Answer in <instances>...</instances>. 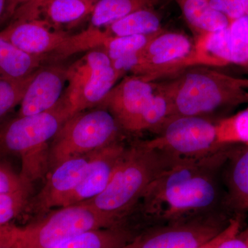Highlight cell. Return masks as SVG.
<instances>
[{
	"instance_id": "6",
	"label": "cell",
	"mask_w": 248,
	"mask_h": 248,
	"mask_svg": "<svg viewBox=\"0 0 248 248\" xmlns=\"http://www.w3.org/2000/svg\"><path fill=\"white\" fill-rule=\"evenodd\" d=\"M248 80L217 73L192 72L177 84L173 94L167 95L173 117L200 116L224 108L248 102Z\"/></svg>"
},
{
	"instance_id": "14",
	"label": "cell",
	"mask_w": 248,
	"mask_h": 248,
	"mask_svg": "<svg viewBox=\"0 0 248 248\" xmlns=\"http://www.w3.org/2000/svg\"><path fill=\"white\" fill-rule=\"evenodd\" d=\"M66 70L61 65L39 68L19 104L17 115H37L57 105L63 96Z\"/></svg>"
},
{
	"instance_id": "17",
	"label": "cell",
	"mask_w": 248,
	"mask_h": 248,
	"mask_svg": "<svg viewBox=\"0 0 248 248\" xmlns=\"http://www.w3.org/2000/svg\"><path fill=\"white\" fill-rule=\"evenodd\" d=\"M139 234L126 223L92 230L52 248H122Z\"/></svg>"
},
{
	"instance_id": "3",
	"label": "cell",
	"mask_w": 248,
	"mask_h": 248,
	"mask_svg": "<svg viewBox=\"0 0 248 248\" xmlns=\"http://www.w3.org/2000/svg\"><path fill=\"white\" fill-rule=\"evenodd\" d=\"M179 160L144 141L133 143L127 146L107 188L83 203L124 223L151 182Z\"/></svg>"
},
{
	"instance_id": "34",
	"label": "cell",
	"mask_w": 248,
	"mask_h": 248,
	"mask_svg": "<svg viewBox=\"0 0 248 248\" xmlns=\"http://www.w3.org/2000/svg\"><path fill=\"white\" fill-rule=\"evenodd\" d=\"M28 0H7V4H6V11H5L4 15L7 17H11L14 14L15 11L19 6Z\"/></svg>"
},
{
	"instance_id": "7",
	"label": "cell",
	"mask_w": 248,
	"mask_h": 248,
	"mask_svg": "<svg viewBox=\"0 0 248 248\" xmlns=\"http://www.w3.org/2000/svg\"><path fill=\"white\" fill-rule=\"evenodd\" d=\"M217 124L200 116L173 117L157 138L144 142L176 159H201L226 146L218 142Z\"/></svg>"
},
{
	"instance_id": "21",
	"label": "cell",
	"mask_w": 248,
	"mask_h": 248,
	"mask_svg": "<svg viewBox=\"0 0 248 248\" xmlns=\"http://www.w3.org/2000/svg\"><path fill=\"white\" fill-rule=\"evenodd\" d=\"M161 27L159 16L149 8L142 9L100 29L107 37L130 35H148L155 33Z\"/></svg>"
},
{
	"instance_id": "24",
	"label": "cell",
	"mask_w": 248,
	"mask_h": 248,
	"mask_svg": "<svg viewBox=\"0 0 248 248\" xmlns=\"http://www.w3.org/2000/svg\"><path fill=\"white\" fill-rule=\"evenodd\" d=\"M218 140L222 146H248V108L217 124Z\"/></svg>"
},
{
	"instance_id": "18",
	"label": "cell",
	"mask_w": 248,
	"mask_h": 248,
	"mask_svg": "<svg viewBox=\"0 0 248 248\" xmlns=\"http://www.w3.org/2000/svg\"><path fill=\"white\" fill-rule=\"evenodd\" d=\"M47 58L25 53L0 37V80L27 78L40 68Z\"/></svg>"
},
{
	"instance_id": "28",
	"label": "cell",
	"mask_w": 248,
	"mask_h": 248,
	"mask_svg": "<svg viewBox=\"0 0 248 248\" xmlns=\"http://www.w3.org/2000/svg\"><path fill=\"white\" fill-rule=\"evenodd\" d=\"M27 187H32V185L24 182L9 165L0 161V194L15 192Z\"/></svg>"
},
{
	"instance_id": "32",
	"label": "cell",
	"mask_w": 248,
	"mask_h": 248,
	"mask_svg": "<svg viewBox=\"0 0 248 248\" xmlns=\"http://www.w3.org/2000/svg\"><path fill=\"white\" fill-rule=\"evenodd\" d=\"M218 248H248V226L223 241Z\"/></svg>"
},
{
	"instance_id": "13",
	"label": "cell",
	"mask_w": 248,
	"mask_h": 248,
	"mask_svg": "<svg viewBox=\"0 0 248 248\" xmlns=\"http://www.w3.org/2000/svg\"><path fill=\"white\" fill-rule=\"evenodd\" d=\"M68 32L50 29L34 20L11 21L0 31V37L18 48L35 56L57 55L69 38Z\"/></svg>"
},
{
	"instance_id": "1",
	"label": "cell",
	"mask_w": 248,
	"mask_h": 248,
	"mask_svg": "<svg viewBox=\"0 0 248 248\" xmlns=\"http://www.w3.org/2000/svg\"><path fill=\"white\" fill-rule=\"evenodd\" d=\"M235 146L227 145L201 159L179 160L161 172L142 194L125 223L140 233V228L141 232L218 212L233 214L227 205L222 170Z\"/></svg>"
},
{
	"instance_id": "10",
	"label": "cell",
	"mask_w": 248,
	"mask_h": 248,
	"mask_svg": "<svg viewBox=\"0 0 248 248\" xmlns=\"http://www.w3.org/2000/svg\"><path fill=\"white\" fill-rule=\"evenodd\" d=\"M95 4L89 0H28L16 9L11 21H37L67 32L89 19Z\"/></svg>"
},
{
	"instance_id": "19",
	"label": "cell",
	"mask_w": 248,
	"mask_h": 248,
	"mask_svg": "<svg viewBox=\"0 0 248 248\" xmlns=\"http://www.w3.org/2000/svg\"><path fill=\"white\" fill-rule=\"evenodd\" d=\"M192 48V43L186 36L168 32L150 40L142 53L146 66L148 63L161 66L185 58Z\"/></svg>"
},
{
	"instance_id": "31",
	"label": "cell",
	"mask_w": 248,
	"mask_h": 248,
	"mask_svg": "<svg viewBox=\"0 0 248 248\" xmlns=\"http://www.w3.org/2000/svg\"><path fill=\"white\" fill-rule=\"evenodd\" d=\"M231 35L243 45L248 46V16L242 17L232 21L230 24Z\"/></svg>"
},
{
	"instance_id": "35",
	"label": "cell",
	"mask_w": 248,
	"mask_h": 248,
	"mask_svg": "<svg viewBox=\"0 0 248 248\" xmlns=\"http://www.w3.org/2000/svg\"><path fill=\"white\" fill-rule=\"evenodd\" d=\"M7 0H0V18L2 17L6 11Z\"/></svg>"
},
{
	"instance_id": "36",
	"label": "cell",
	"mask_w": 248,
	"mask_h": 248,
	"mask_svg": "<svg viewBox=\"0 0 248 248\" xmlns=\"http://www.w3.org/2000/svg\"><path fill=\"white\" fill-rule=\"evenodd\" d=\"M244 6L245 15L248 16V0H241Z\"/></svg>"
},
{
	"instance_id": "15",
	"label": "cell",
	"mask_w": 248,
	"mask_h": 248,
	"mask_svg": "<svg viewBox=\"0 0 248 248\" xmlns=\"http://www.w3.org/2000/svg\"><path fill=\"white\" fill-rule=\"evenodd\" d=\"M228 208L234 215L248 208V146H235L222 170Z\"/></svg>"
},
{
	"instance_id": "37",
	"label": "cell",
	"mask_w": 248,
	"mask_h": 248,
	"mask_svg": "<svg viewBox=\"0 0 248 248\" xmlns=\"http://www.w3.org/2000/svg\"><path fill=\"white\" fill-rule=\"evenodd\" d=\"M89 1H94V2L97 3L98 1H99V0H89Z\"/></svg>"
},
{
	"instance_id": "4",
	"label": "cell",
	"mask_w": 248,
	"mask_h": 248,
	"mask_svg": "<svg viewBox=\"0 0 248 248\" xmlns=\"http://www.w3.org/2000/svg\"><path fill=\"white\" fill-rule=\"evenodd\" d=\"M121 130L110 111L103 108L71 116L50 142L48 172L66 160L91 154L121 141Z\"/></svg>"
},
{
	"instance_id": "5",
	"label": "cell",
	"mask_w": 248,
	"mask_h": 248,
	"mask_svg": "<svg viewBox=\"0 0 248 248\" xmlns=\"http://www.w3.org/2000/svg\"><path fill=\"white\" fill-rule=\"evenodd\" d=\"M120 224L89 204L60 207L27 226L16 227L12 248H52L86 232Z\"/></svg>"
},
{
	"instance_id": "12",
	"label": "cell",
	"mask_w": 248,
	"mask_h": 248,
	"mask_svg": "<svg viewBox=\"0 0 248 248\" xmlns=\"http://www.w3.org/2000/svg\"><path fill=\"white\" fill-rule=\"evenodd\" d=\"M126 148L120 141L93 153L81 180L62 207L83 203L100 195L108 185Z\"/></svg>"
},
{
	"instance_id": "20",
	"label": "cell",
	"mask_w": 248,
	"mask_h": 248,
	"mask_svg": "<svg viewBox=\"0 0 248 248\" xmlns=\"http://www.w3.org/2000/svg\"><path fill=\"white\" fill-rule=\"evenodd\" d=\"M187 23L195 29L208 34L229 27L231 20L214 9L209 0H177Z\"/></svg>"
},
{
	"instance_id": "25",
	"label": "cell",
	"mask_w": 248,
	"mask_h": 248,
	"mask_svg": "<svg viewBox=\"0 0 248 248\" xmlns=\"http://www.w3.org/2000/svg\"><path fill=\"white\" fill-rule=\"evenodd\" d=\"M149 41L148 35L107 37L100 48L107 52L111 61H114L121 57L143 51Z\"/></svg>"
},
{
	"instance_id": "26",
	"label": "cell",
	"mask_w": 248,
	"mask_h": 248,
	"mask_svg": "<svg viewBox=\"0 0 248 248\" xmlns=\"http://www.w3.org/2000/svg\"><path fill=\"white\" fill-rule=\"evenodd\" d=\"M36 72L24 79L0 80V120L19 105Z\"/></svg>"
},
{
	"instance_id": "22",
	"label": "cell",
	"mask_w": 248,
	"mask_h": 248,
	"mask_svg": "<svg viewBox=\"0 0 248 248\" xmlns=\"http://www.w3.org/2000/svg\"><path fill=\"white\" fill-rule=\"evenodd\" d=\"M157 0H99L90 16L89 27L103 29L128 15L149 8Z\"/></svg>"
},
{
	"instance_id": "9",
	"label": "cell",
	"mask_w": 248,
	"mask_h": 248,
	"mask_svg": "<svg viewBox=\"0 0 248 248\" xmlns=\"http://www.w3.org/2000/svg\"><path fill=\"white\" fill-rule=\"evenodd\" d=\"M155 94L153 85L148 81L125 78L112 88L98 108L110 111L122 130L138 133L143 130V118Z\"/></svg>"
},
{
	"instance_id": "33",
	"label": "cell",
	"mask_w": 248,
	"mask_h": 248,
	"mask_svg": "<svg viewBox=\"0 0 248 248\" xmlns=\"http://www.w3.org/2000/svg\"><path fill=\"white\" fill-rule=\"evenodd\" d=\"M16 227L11 223L0 227V248H12L16 237Z\"/></svg>"
},
{
	"instance_id": "27",
	"label": "cell",
	"mask_w": 248,
	"mask_h": 248,
	"mask_svg": "<svg viewBox=\"0 0 248 248\" xmlns=\"http://www.w3.org/2000/svg\"><path fill=\"white\" fill-rule=\"evenodd\" d=\"M32 187L0 194V227L11 223V221L25 211L31 198Z\"/></svg>"
},
{
	"instance_id": "16",
	"label": "cell",
	"mask_w": 248,
	"mask_h": 248,
	"mask_svg": "<svg viewBox=\"0 0 248 248\" xmlns=\"http://www.w3.org/2000/svg\"><path fill=\"white\" fill-rule=\"evenodd\" d=\"M110 64L112 62L107 52L96 48L89 50L82 58L67 67L68 85L60 100L69 109L72 115V107L83 89L98 71Z\"/></svg>"
},
{
	"instance_id": "11",
	"label": "cell",
	"mask_w": 248,
	"mask_h": 248,
	"mask_svg": "<svg viewBox=\"0 0 248 248\" xmlns=\"http://www.w3.org/2000/svg\"><path fill=\"white\" fill-rule=\"evenodd\" d=\"M93 153L66 160L51 170L47 174L45 185L37 195L31 197L24 212L39 218L53 208L62 207L81 180Z\"/></svg>"
},
{
	"instance_id": "8",
	"label": "cell",
	"mask_w": 248,
	"mask_h": 248,
	"mask_svg": "<svg viewBox=\"0 0 248 248\" xmlns=\"http://www.w3.org/2000/svg\"><path fill=\"white\" fill-rule=\"evenodd\" d=\"M235 215L218 212L140 232L122 248H198L223 231Z\"/></svg>"
},
{
	"instance_id": "30",
	"label": "cell",
	"mask_w": 248,
	"mask_h": 248,
	"mask_svg": "<svg viewBox=\"0 0 248 248\" xmlns=\"http://www.w3.org/2000/svg\"><path fill=\"white\" fill-rule=\"evenodd\" d=\"M242 226V215L238 214L232 218L228 226L219 234L204 243L198 248H218L223 241L232 236L241 229Z\"/></svg>"
},
{
	"instance_id": "2",
	"label": "cell",
	"mask_w": 248,
	"mask_h": 248,
	"mask_svg": "<svg viewBox=\"0 0 248 248\" xmlns=\"http://www.w3.org/2000/svg\"><path fill=\"white\" fill-rule=\"evenodd\" d=\"M71 116L60 100L46 112L0 120V160L13 156L20 159L19 175L32 185L48 174L50 142Z\"/></svg>"
},
{
	"instance_id": "23",
	"label": "cell",
	"mask_w": 248,
	"mask_h": 248,
	"mask_svg": "<svg viewBox=\"0 0 248 248\" xmlns=\"http://www.w3.org/2000/svg\"><path fill=\"white\" fill-rule=\"evenodd\" d=\"M204 47L206 51L221 61L234 63H248V47L232 37L229 27L208 34Z\"/></svg>"
},
{
	"instance_id": "29",
	"label": "cell",
	"mask_w": 248,
	"mask_h": 248,
	"mask_svg": "<svg viewBox=\"0 0 248 248\" xmlns=\"http://www.w3.org/2000/svg\"><path fill=\"white\" fill-rule=\"evenodd\" d=\"M214 9L224 14L232 21L245 16L241 0H209Z\"/></svg>"
},
{
	"instance_id": "38",
	"label": "cell",
	"mask_w": 248,
	"mask_h": 248,
	"mask_svg": "<svg viewBox=\"0 0 248 248\" xmlns=\"http://www.w3.org/2000/svg\"><path fill=\"white\" fill-rule=\"evenodd\" d=\"M247 211H248V210H247Z\"/></svg>"
}]
</instances>
